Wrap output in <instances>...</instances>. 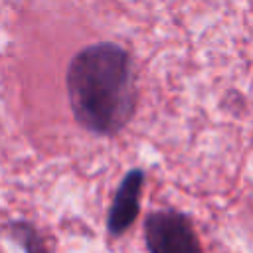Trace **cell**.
<instances>
[{
  "instance_id": "obj_2",
  "label": "cell",
  "mask_w": 253,
  "mask_h": 253,
  "mask_svg": "<svg viewBox=\"0 0 253 253\" xmlns=\"http://www.w3.org/2000/svg\"><path fill=\"white\" fill-rule=\"evenodd\" d=\"M144 243L148 253H204L192 219L172 208L146 213Z\"/></svg>"
},
{
  "instance_id": "obj_1",
  "label": "cell",
  "mask_w": 253,
  "mask_h": 253,
  "mask_svg": "<svg viewBox=\"0 0 253 253\" xmlns=\"http://www.w3.org/2000/svg\"><path fill=\"white\" fill-rule=\"evenodd\" d=\"M65 89L73 119L95 136L119 134L136 113L132 59L115 42H97L79 49L67 65Z\"/></svg>"
},
{
  "instance_id": "obj_3",
  "label": "cell",
  "mask_w": 253,
  "mask_h": 253,
  "mask_svg": "<svg viewBox=\"0 0 253 253\" xmlns=\"http://www.w3.org/2000/svg\"><path fill=\"white\" fill-rule=\"evenodd\" d=\"M144 170L142 168H130L119 188L115 190L113 202L107 211V233L109 237H121L138 217L140 211V192L144 186Z\"/></svg>"
},
{
  "instance_id": "obj_4",
  "label": "cell",
  "mask_w": 253,
  "mask_h": 253,
  "mask_svg": "<svg viewBox=\"0 0 253 253\" xmlns=\"http://www.w3.org/2000/svg\"><path fill=\"white\" fill-rule=\"evenodd\" d=\"M8 233L22 247L24 253H51L43 235L38 231V227L32 221L14 219L8 223Z\"/></svg>"
}]
</instances>
